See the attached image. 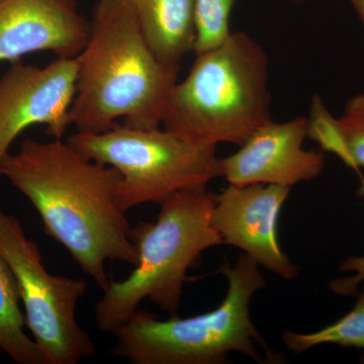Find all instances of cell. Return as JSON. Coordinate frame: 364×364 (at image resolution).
<instances>
[{"label": "cell", "instance_id": "1", "mask_svg": "<svg viewBox=\"0 0 364 364\" xmlns=\"http://www.w3.org/2000/svg\"><path fill=\"white\" fill-rule=\"evenodd\" d=\"M0 176L33 203L46 233L102 291L111 282L107 261L136 267L130 225L117 203L122 176L114 167L88 159L61 139H26L0 162Z\"/></svg>", "mask_w": 364, "mask_h": 364}, {"label": "cell", "instance_id": "2", "mask_svg": "<svg viewBox=\"0 0 364 364\" xmlns=\"http://www.w3.org/2000/svg\"><path fill=\"white\" fill-rule=\"evenodd\" d=\"M76 58V95L69 117L77 132L107 131L119 119L144 130L161 124L181 67L155 56L130 0L98 1L90 38Z\"/></svg>", "mask_w": 364, "mask_h": 364}, {"label": "cell", "instance_id": "3", "mask_svg": "<svg viewBox=\"0 0 364 364\" xmlns=\"http://www.w3.org/2000/svg\"><path fill=\"white\" fill-rule=\"evenodd\" d=\"M196 56L188 76L171 91L163 127L198 145L241 146L272 119L267 52L248 33L236 32Z\"/></svg>", "mask_w": 364, "mask_h": 364}, {"label": "cell", "instance_id": "4", "mask_svg": "<svg viewBox=\"0 0 364 364\" xmlns=\"http://www.w3.org/2000/svg\"><path fill=\"white\" fill-rule=\"evenodd\" d=\"M215 200L207 188L179 191L161 203L156 222L130 230L138 263L130 277L105 289L95 309L98 329L114 331L145 299L176 316L188 270L205 250L224 244L212 223Z\"/></svg>", "mask_w": 364, "mask_h": 364}, {"label": "cell", "instance_id": "5", "mask_svg": "<svg viewBox=\"0 0 364 364\" xmlns=\"http://www.w3.org/2000/svg\"><path fill=\"white\" fill-rule=\"evenodd\" d=\"M219 272L226 277L228 289L217 309L168 320L136 310L112 331L117 340L114 353L135 364H222L231 352L262 363L267 359L261 356L260 346L272 363H277L249 312L254 294L267 284L259 264L243 253L235 267L225 260Z\"/></svg>", "mask_w": 364, "mask_h": 364}, {"label": "cell", "instance_id": "6", "mask_svg": "<svg viewBox=\"0 0 364 364\" xmlns=\"http://www.w3.org/2000/svg\"><path fill=\"white\" fill-rule=\"evenodd\" d=\"M66 142L119 172L117 203L124 213L143 203L161 205L179 191L207 188L222 176L217 147L186 142L159 127L144 130L117 124L100 133L77 132Z\"/></svg>", "mask_w": 364, "mask_h": 364}, {"label": "cell", "instance_id": "7", "mask_svg": "<svg viewBox=\"0 0 364 364\" xmlns=\"http://www.w3.org/2000/svg\"><path fill=\"white\" fill-rule=\"evenodd\" d=\"M0 252L20 291L26 326L50 364H76L95 355L90 335L76 320L85 280L47 272L39 246L26 237L21 222L0 207Z\"/></svg>", "mask_w": 364, "mask_h": 364}, {"label": "cell", "instance_id": "8", "mask_svg": "<svg viewBox=\"0 0 364 364\" xmlns=\"http://www.w3.org/2000/svg\"><path fill=\"white\" fill-rule=\"evenodd\" d=\"M77 58H58L45 67L18 61L0 78V162L21 132L44 124L61 139L71 126L76 95Z\"/></svg>", "mask_w": 364, "mask_h": 364}, {"label": "cell", "instance_id": "9", "mask_svg": "<svg viewBox=\"0 0 364 364\" xmlns=\"http://www.w3.org/2000/svg\"><path fill=\"white\" fill-rule=\"evenodd\" d=\"M275 184H229L217 195L212 223L224 244L242 249L258 264L282 279H294L299 268L280 248L277 223L291 193Z\"/></svg>", "mask_w": 364, "mask_h": 364}, {"label": "cell", "instance_id": "10", "mask_svg": "<svg viewBox=\"0 0 364 364\" xmlns=\"http://www.w3.org/2000/svg\"><path fill=\"white\" fill-rule=\"evenodd\" d=\"M306 117L272 121L254 132L231 156L221 158L222 176L236 186L275 184L293 188L324 170V155L306 150Z\"/></svg>", "mask_w": 364, "mask_h": 364}, {"label": "cell", "instance_id": "11", "mask_svg": "<svg viewBox=\"0 0 364 364\" xmlns=\"http://www.w3.org/2000/svg\"><path fill=\"white\" fill-rule=\"evenodd\" d=\"M90 35L73 0H0V62L35 52L74 58Z\"/></svg>", "mask_w": 364, "mask_h": 364}, {"label": "cell", "instance_id": "12", "mask_svg": "<svg viewBox=\"0 0 364 364\" xmlns=\"http://www.w3.org/2000/svg\"><path fill=\"white\" fill-rule=\"evenodd\" d=\"M146 42L159 61L181 67L195 50V0H130Z\"/></svg>", "mask_w": 364, "mask_h": 364}, {"label": "cell", "instance_id": "13", "mask_svg": "<svg viewBox=\"0 0 364 364\" xmlns=\"http://www.w3.org/2000/svg\"><path fill=\"white\" fill-rule=\"evenodd\" d=\"M306 136L353 169L364 168V91L350 98L343 114L334 117L318 95L306 117Z\"/></svg>", "mask_w": 364, "mask_h": 364}, {"label": "cell", "instance_id": "14", "mask_svg": "<svg viewBox=\"0 0 364 364\" xmlns=\"http://www.w3.org/2000/svg\"><path fill=\"white\" fill-rule=\"evenodd\" d=\"M20 299L16 277L0 252V349L18 364H50L35 340L23 331L26 317Z\"/></svg>", "mask_w": 364, "mask_h": 364}, {"label": "cell", "instance_id": "15", "mask_svg": "<svg viewBox=\"0 0 364 364\" xmlns=\"http://www.w3.org/2000/svg\"><path fill=\"white\" fill-rule=\"evenodd\" d=\"M282 341L296 354L323 344L364 349V287L354 308L337 322L308 334L286 331L282 334Z\"/></svg>", "mask_w": 364, "mask_h": 364}, {"label": "cell", "instance_id": "16", "mask_svg": "<svg viewBox=\"0 0 364 364\" xmlns=\"http://www.w3.org/2000/svg\"><path fill=\"white\" fill-rule=\"evenodd\" d=\"M236 0H195L196 55L224 44L230 36V18Z\"/></svg>", "mask_w": 364, "mask_h": 364}, {"label": "cell", "instance_id": "17", "mask_svg": "<svg viewBox=\"0 0 364 364\" xmlns=\"http://www.w3.org/2000/svg\"><path fill=\"white\" fill-rule=\"evenodd\" d=\"M339 270L343 272H353V274L331 280L330 289L339 296H349L358 294V287L364 282V255L349 257L340 264Z\"/></svg>", "mask_w": 364, "mask_h": 364}, {"label": "cell", "instance_id": "18", "mask_svg": "<svg viewBox=\"0 0 364 364\" xmlns=\"http://www.w3.org/2000/svg\"><path fill=\"white\" fill-rule=\"evenodd\" d=\"M346 1L358 14L359 21H361L364 28V0H346Z\"/></svg>", "mask_w": 364, "mask_h": 364}, {"label": "cell", "instance_id": "19", "mask_svg": "<svg viewBox=\"0 0 364 364\" xmlns=\"http://www.w3.org/2000/svg\"><path fill=\"white\" fill-rule=\"evenodd\" d=\"M358 196H364V181L361 182V186L358 189Z\"/></svg>", "mask_w": 364, "mask_h": 364}, {"label": "cell", "instance_id": "20", "mask_svg": "<svg viewBox=\"0 0 364 364\" xmlns=\"http://www.w3.org/2000/svg\"><path fill=\"white\" fill-rule=\"evenodd\" d=\"M289 1L294 2V4H301V2L306 1V0H289Z\"/></svg>", "mask_w": 364, "mask_h": 364}]
</instances>
